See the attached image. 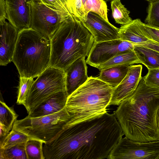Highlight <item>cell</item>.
I'll return each mask as SVG.
<instances>
[{
  "label": "cell",
  "mask_w": 159,
  "mask_h": 159,
  "mask_svg": "<svg viewBox=\"0 0 159 159\" xmlns=\"http://www.w3.org/2000/svg\"><path fill=\"white\" fill-rule=\"evenodd\" d=\"M114 113L99 116L66 127L44 143V159H103L123 136Z\"/></svg>",
  "instance_id": "cell-1"
},
{
  "label": "cell",
  "mask_w": 159,
  "mask_h": 159,
  "mask_svg": "<svg viewBox=\"0 0 159 159\" xmlns=\"http://www.w3.org/2000/svg\"><path fill=\"white\" fill-rule=\"evenodd\" d=\"M159 88L146 84L142 77L136 89L121 102L114 113L127 138L152 142L159 140Z\"/></svg>",
  "instance_id": "cell-2"
},
{
  "label": "cell",
  "mask_w": 159,
  "mask_h": 159,
  "mask_svg": "<svg viewBox=\"0 0 159 159\" xmlns=\"http://www.w3.org/2000/svg\"><path fill=\"white\" fill-rule=\"evenodd\" d=\"M50 40L49 66L64 71L77 59L88 57L95 42L93 35L75 16L64 20Z\"/></svg>",
  "instance_id": "cell-3"
},
{
  "label": "cell",
  "mask_w": 159,
  "mask_h": 159,
  "mask_svg": "<svg viewBox=\"0 0 159 159\" xmlns=\"http://www.w3.org/2000/svg\"><path fill=\"white\" fill-rule=\"evenodd\" d=\"M114 87L98 79L87 80L68 96L66 105L70 119L66 127L104 113L110 105Z\"/></svg>",
  "instance_id": "cell-4"
},
{
  "label": "cell",
  "mask_w": 159,
  "mask_h": 159,
  "mask_svg": "<svg viewBox=\"0 0 159 159\" xmlns=\"http://www.w3.org/2000/svg\"><path fill=\"white\" fill-rule=\"evenodd\" d=\"M50 39L31 28L19 31L12 61L20 77H38L50 66Z\"/></svg>",
  "instance_id": "cell-5"
},
{
  "label": "cell",
  "mask_w": 159,
  "mask_h": 159,
  "mask_svg": "<svg viewBox=\"0 0 159 159\" xmlns=\"http://www.w3.org/2000/svg\"><path fill=\"white\" fill-rule=\"evenodd\" d=\"M70 116L66 107L53 114L38 117L27 116L16 120L13 128L30 137L43 141L44 143L53 140L66 126Z\"/></svg>",
  "instance_id": "cell-6"
},
{
  "label": "cell",
  "mask_w": 159,
  "mask_h": 159,
  "mask_svg": "<svg viewBox=\"0 0 159 159\" xmlns=\"http://www.w3.org/2000/svg\"><path fill=\"white\" fill-rule=\"evenodd\" d=\"M66 91L65 71L49 66L33 83L24 106L30 114L53 94Z\"/></svg>",
  "instance_id": "cell-7"
},
{
  "label": "cell",
  "mask_w": 159,
  "mask_h": 159,
  "mask_svg": "<svg viewBox=\"0 0 159 159\" xmlns=\"http://www.w3.org/2000/svg\"><path fill=\"white\" fill-rule=\"evenodd\" d=\"M31 11L30 28L52 37L61 23L75 16L49 7L39 0H29Z\"/></svg>",
  "instance_id": "cell-8"
},
{
  "label": "cell",
  "mask_w": 159,
  "mask_h": 159,
  "mask_svg": "<svg viewBox=\"0 0 159 159\" xmlns=\"http://www.w3.org/2000/svg\"><path fill=\"white\" fill-rule=\"evenodd\" d=\"M159 140L142 142L122 137L109 153L108 159H158Z\"/></svg>",
  "instance_id": "cell-9"
},
{
  "label": "cell",
  "mask_w": 159,
  "mask_h": 159,
  "mask_svg": "<svg viewBox=\"0 0 159 159\" xmlns=\"http://www.w3.org/2000/svg\"><path fill=\"white\" fill-rule=\"evenodd\" d=\"M134 44L120 39L94 42L86 62L96 68L118 54L134 51Z\"/></svg>",
  "instance_id": "cell-10"
},
{
  "label": "cell",
  "mask_w": 159,
  "mask_h": 159,
  "mask_svg": "<svg viewBox=\"0 0 159 159\" xmlns=\"http://www.w3.org/2000/svg\"><path fill=\"white\" fill-rule=\"evenodd\" d=\"M81 22L93 36L95 43L120 39L119 28L94 12H89Z\"/></svg>",
  "instance_id": "cell-11"
},
{
  "label": "cell",
  "mask_w": 159,
  "mask_h": 159,
  "mask_svg": "<svg viewBox=\"0 0 159 159\" xmlns=\"http://www.w3.org/2000/svg\"><path fill=\"white\" fill-rule=\"evenodd\" d=\"M29 0H5L7 19L19 31L31 26Z\"/></svg>",
  "instance_id": "cell-12"
},
{
  "label": "cell",
  "mask_w": 159,
  "mask_h": 159,
  "mask_svg": "<svg viewBox=\"0 0 159 159\" xmlns=\"http://www.w3.org/2000/svg\"><path fill=\"white\" fill-rule=\"evenodd\" d=\"M142 66L130 65L127 75L120 83L114 88L110 105H119L136 89L142 77Z\"/></svg>",
  "instance_id": "cell-13"
},
{
  "label": "cell",
  "mask_w": 159,
  "mask_h": 159,
  "mask_svg": "<svg viewBox=\"0 0 159 159\" xmlns=\"http://www.w3.org/2000/svg\"><path fill=\"white\" fill-rule=\"evenodd\" d=\"M0 65L6 66L12 61L19 31L6 20L0 22Z\"/></svg>",
  "instance_id": "cell-14"
},
{
  "label": "cell",
  "mask_w": 159,
  "mask_h": 159,
  "mask_svg": "<svg viewBox=\"0 0 159 159\" xmlns=\"http://www.w3.org/2000/svg\"><path fill=\"white\" fill-rule=\"evenodd\" d=\"M85 58L82 57L77 59L65 71L66 90L68 96L83 84L89 77Z\"/></svg>",
  "instance_id": "cell-15"
},
{
  "label": "cell",
  "mask_w": 159,
  "mask_h": 159,
  "mask_svg": "<svg viewBox=\"0 0 159 159\" xmlns=\"http://www.w3.org/2000/svg\"><path fill=\"white\" fill-rule=\"evenodd\" d=\"M67 97L66 91L56 93L41 103L28 116L32 118L38 117L60 111L66 107Z\"/></svg>",
  "instance_id": "cell-16"
},
{
  "label": "cell",
  "mask_w": 159,
  "mask_h": 159,
  "mask_svg": "<svg viewBox=\"0 0 159 159\" xmlns=\"http://www.w3.org/2000/svg\"><path fill=\"white\" fill-rule=\"evenodd\" d=\"M129 66H113L100 70L97 78L113 87L117 86L127 75Z\"/></svg>",
  "instance_id": "cell-17"
},
{
  "label": "cell",
  "mask_w": 159,
  "mask_h": 159,
  "mask_svg": "<svg viewBox=\"0 0 159 159\" xmlns=\"http://www.w3.org/2000/svg\"><path fill=\"white\" fill-rule=\"evenodd\" d=\"M120 39L134 44H139L149 39L142 33L137 24L136 19L129 23L122 25L119 28Z\"/></svg>",
  "instance_id": "cell-18"
},
{
  "label": "cell",
  "mask_w": 159,
  "mask_h": 159,
  "mask_svg": "<svg viewBox=\"0 0 159 159\" xmlns=\"http://www.w3.org/2000/svg\"><path fill=\"white\" fill-rule=\"evenodd\" d=\"M134 51L140 63L148 70L159 68V52L139 44H134Z\"/></svg>",
  "instance_id": "cell-19"
},
{
  "label": "cell",
  "mask_w": 159,
  "mask_h": 159,
  "mask_svg": "<svg viewBox=\"0 0 159 159\" xmlns=\"http://www.w3.org/2000/svg\"><path fill=\"white\" fill-rule=\"evenodd\" d=\"M140 63L134 51H130L118 54L96 68L99 70L110 67L121 65H131Z\"/></svg>",
  "instance_id": "cell-20"
},
{
  "label": "cell",
  "mask_w": 159,
  "mask_h": 159,
  "mask_svg": "<svg viewBox=\"0 0 159 159\" xmlns=\"http://www.w3.org/2000/svg\"><path fill=\"white\" fill-rule=\"evenodd\" d=\"M112 15L116 23L125 25L132 21L129 16L130 11L121 3L120 0L111 1Z\"/></svg>",
  "instance_id": "cell-21"
},
{
  "label": "cell",
  "mask_w": 159,
  "mask_h": 159,
  "mask_svg": "<svg viewBox=\"0 0 159 159\" xmlns=\"http://www.w3.org/2000/svg\"><path fill=\"white\" fill-rule=\"evenodd\" d=\"M0 125L10 132L18 116L13 109L5 102L0 100Z\"/></svg>",
  "instance_id": "cell-22"
},
{
  "label": "cell",
  "mask_w": 159,
  "mask_h": 159,
  "mask_svg": "<svg viewBox=\"0 0 159 159\" xmlns=\"http://www.w3.org/2000/svg\"><path fill=\"white\" fill-rule=\"evenodd\" d=\"M31 138L12 128L3 139L0 142V148L5 149L10 148L17 144L26 142Z\"/></svg>",
  "instance_id": "cell-23"
},
{
  "label": "cell",
  "mask_w": 159,
  "mask_h": 159,
  "mask_svg": "<svg viewBox=\"0 0 159 159\" xmlns=\"http://www.w3.org/2000/svg\"><path fill=\"white\" fill-rule=\"evenodd\" d=\"M26 142L10 148H0V159H28L25 150Z\"/></svg>",
  "instance_id": "cell-24"
},
{
  "label": "cell",
  "mask_w": 159,
  "mask_h": 159,
  "mask_svg": "<svg viewBox=\"0 0 159 159\" xmlns=\"http://www.w3.org/2000/svg\"><path fill=\"white\" fill-rule=\"evenodd\" d=\"M44 142L40 140L30 138L26 142L25 150L28 159H44L43 151Z\"/></svg>",
  "instance_id": "cell-25"
},
{
  "label": "cell",
  "mask_w": 159,
  "mask_h": 159,
  "mask_svg": "<svg viewBox=\"0 0 159 159\" xmlns=\"http://www.w3.org/2000/svg\"><path fill=\"white\" fill-rule=\"evenodd\" d=\"M85 13L87 17L90 12L98 14L107 21V8L106 2L103 0H87L84 7Z\"/></svg>",
  "instance_id": "cell-26"
},
{
  "label": "cell",
  "mask_w": 159,
  "mask_h": 159,
  "mask_svg": "<svg viewBox=\"0 0 159 159\" xmlns=\"http://www.w3.org/2000/svg\"><path fill=\"white\" fill-rule=\"evenodd\" d=\"M34 81L33 78L20 77L17 104L24 105Z\"/></svg>",
  "instance_id": "cell-27"
},
{
  "label": "cell",
  "mask_w": 159,
  "mask_h": 159,
  "mask_svg": "<svg viewBox=\"0 0 159 159\" xmlns=\"http://www.w3.org/2000/svg\"><path fill=\"white\" fill-rule=\"evenodd\" d=\"M147 12L145 23L151 26L159 27V0L150 2Z\"/></svg>",
  "instance_id": "cell-28"
},
{
  "label": "cell",
  "mask_w": 159,
  "mask_h": 159,
  "mask_svg": "<svg viewBox=\"0 0 159 159\" xmlns=\"http://www.w3.org/2000/svg\"><path fill=\"white\" fill-rule=\"evenodd\" d=\"M137 24L142 33L149 40L159 43V27L152 26L137 19Z\"/></svg>",
  "instance_id": "cell-29"
},
{
  "label": "cell",
  "mask_w": 159,
  "mask_h": 159,
  "mask_svg": "<svg viewBox=\"0 0 159 159\" xmlns=\"http://www.w3.org/2000/svg\"><path fill=\"white\" fill-rule=\"evenodd\" d=\"M68 6L74 16L81 22L86 19L82 0H69Z\"/></svg>",
  "instance_id": "cell-30"
},
{
  "label": "cell",
  "mask_w": 159,
  "mask_h": 159,
  "mask_svg": "<svg viewBox=\"0 0 159 159\" xmlns=\"http://www.w3.org/2000/svg\"><path fill=\"white\" fill-rule=\"evenodd\" d=\"M39 0L51 8L73 15L68 6L69 0Z\"/></svg>",
  "instance_id": "cell-31"
},
{
  "label": "cell",
  "mask_w": 159,
  "mask_h": 159,
  "mask_svg": "<svg viewBox=\"0 0 159 159\" xmlns=\"http://www.w3.org/2000/svg\"><path fill=\"white\" fill-rule=\"evenodd\" d=\"M148 70L146 75L143 77L145 83L159 88V68Z\"/></svg>",
  "instance_id": "cell-32"
},
{
  "label": "cell",
  "mask_w": 159,
  "mask_h": 159,
  "mask_svg": "<svg viewBox=\"0 0 159 159\" xmlns=\"http://www.w3.org/2000/svg\"><path fill=\"white\" fill-rule=\"evenodd\" d=\"M137 44L150 48L159 52V43L155 41L148 40L145 42Z\"/></svg>",
  "instance_id": "cell-33"
},
{
  "label": "cell",
  "mask_w": 159,
  "mask_h": 159,
  "mask_svg": "<svg viewBox=\"0 0 159 159\" xmlns=\"http://www.w3.org/2000/svg\"><path fill=\"white\" fill-rule=\"evenodd\" d=\"M6 19L5 0H0V22L5 21Z\"/></svg>",
  "instance_id": "cell-34"
},
{
  "label": "cell",
  "mask_w": 159,
  "mask_h": 159,
  "mask_svg": "<svg viewBox=\"0 0 159 159\" xmlns=\"http://www.w3.org/2000/svg\"><path fill=\"white\" fill-rule=\"evenodd\" d=\"M157 120L158 126L159 129V107L158 109L157 115Z\"/></svg>",
  "instance_id": "cell-35"
},
{
  "label": "cell",
  "mask_w": 159,
  "mask_h": 159,
  "mask_svg": "<svg viewBox=\"0 0 159 159\" xmlns=\"http://www.w3.org/2000/svg\"><path fill=\"white\" fill-rule=\"evenodd\" d=\"M83 4L84 6V7H85L86 2L87 0H82Z\"/></svg>",
  "instance_id": "cell-36"
},
{
  "label": "cell",
  "mask_w": 159,
  "mask_h": 159,
  "mask_svg": "<svg viewBox=\"0 0 159 159\" xmlns=\"http://www.w3.org/2000/svg\"><path fill=\"white\" fill-rule=\"evenodd\" d=\"M149 2H152V1H156V0H146Z\"/></svg>",
  "instance_id": "cell-37"
},
{
  "label": "cell",
  "mask_w": 159,
  "mask_h": 159,
  "mask_svg": "<svg viewBox=\"0 0 159 159\" xmlns=\"http://www.w3.org/2000/svg\"><path fill=\"white\" fill-rule=\"evenodd\" d=\"M106 2L111 1L113 0H103Z\"/></svg>",
  "instance_id": "cell-38"
},
{
  "label": "cell",
  "mask_w": 159,
  "mask_h": 159,
  "mask_svg": "<svg viewBox=\"0 0 159 159\" xmlns=\"http://www.w3.org/2000/svg\"><path fill=\"white\" fill-rule=\"evenodd\" d=\"M158 159H159V157H158Z\"/></svg>",
  "instance_id": "cell-39"
}]
</instances>
